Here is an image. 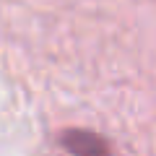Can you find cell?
Segmentation results:
<instances>
[{"label": "cell", "instance_id": "1", "mask_svg": "<svg viewBox=\"0 0 156 156\" xmlns=\"http://www.w3.org/2000/svg\"><path fill=\"white\" fill-rule=\"evenodd\" d=\"M62 143L76 156H109L104 140L94 133H86V130H68L62 135Z\"/></svg>", "mask_w": 156, "mask_h": 156}]
</instances>
